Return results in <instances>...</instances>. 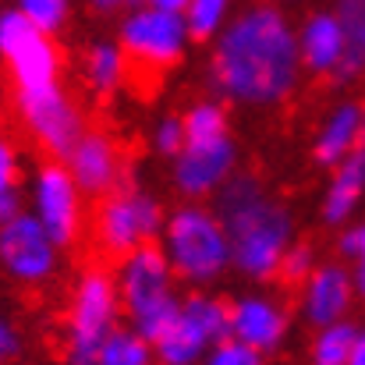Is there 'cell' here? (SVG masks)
<instances>
[{"mask_svg":"<svg viewBox=\"0 0 365 365\" xmlns=\"http://www.w3.org/2000/svg\"><path fill=\"white\" fill-rule=\"evenodd\" d=\"M302 71L298 29L287 14L277 4H248L217 36L210 86L235 103L277 107L298 89Z\"/></svg>","mask_w":365,"mask_h":365,"instance_id":"6da1fadb","label":"cell"},{"mask_svg":"<svg viewBox=\"0 0 365 365\" xmlns=\"http://www.w3.org/2000/svg\"><path fill=\"white\" fill-rule=\"evenodd\" d=\"M316 266H319V262H316V248H312V245L291 242V248H287V252H284V259H280L277 277H280L284 284H291V287H302Z\"/></svg>","mask_w":365,"mask_h":365,"instance_id":"83f0119b","label":"cell"},{"mask_svg":"<svg viewBox=\"0 0 365 365\" xmlns=\"http://www.w3.org/2000/svg\"><path fill=\"white\" fill-rule=\"evenodd\" d=\"M18 110H21L25 128L32 131V138L53 156H68L71 145L78 142V135L86 131L78 107L64 96L61 82L46 86V89L18 93Z\"/></svg>","mask_w":365,"mask_h":365,"instance_id":"8fae6325","label":"cell"},{"mask_svg":"<svg viewBox=\"0 0 365 365\" xmlns=\"http://www.w3.org/2000/svg\"><path fill=\"white\" fill-rule=\"evenodd\" d=\"M18 178H21V156H18L14 142L0 135V192L14 188Z\"/></svg>","mask_w":365,"mask_h":365,"instance_id":"4dcf8cb0","label":"cell"},{"mask_svg":"<svg viewBox=\"0 0 365 365\" xmlns=\"http://www.w3.org/2000/svg\"><path fill=\"white\" fill-rule=\"evenodd\" d=\"M178 312H181V298H178V294H167V298H160V302H153V305H145V309L131 312V327H135L145 341H153V344H156V341L174 327Z\"/></svg>","mask_w":365,"mask_h":365,"instance_id":"484cf974","label":"cell"},{"mask_svg":"<svg viewBox=\"0 0 365 365\" xmlns=\"http://www.w3.org/2000/svg\"><path fill=\"white\" fill-rule=\"evenodd\" d=\"M0 269L18 284H43L57 269V242L36 213H21L0 227Z\"/></svg>","mask_w":365,"mask_h":365,"instance_id":"30bf717a","label":"cell"},{"mask_svg":"<svg viewBox=\"0 0 365 365\" xmlns=\"http://www.w3.org/2000/svg\"><path fill=\"white\" fill-rule=\"evenodd\" d=\"M188 25L181 11H163V7H138L121 21V50L131 68L145 75H160L174 68L185 50H188Z\"/></svg>","mask_w":365,"mask_h":365,"instance_id":"5b68a950","label":"cell"},{"mask_svg":"<svg viewBox=\"0 0 365 365\" xmlns=\"http://www.w3.org/2000/svg\"><path fill=\"white\" fill-rule=\"evenodd\" d=\"M121 291L107 269L82 273L64 334V365H100V348L118 327Z\"/></svg>","mask_w":365,"mask_h":365,"instance_id":"277c9868","label":"cell"},{"mask_svg":"<svg viewBox=\"0 0 365 365\" xmlns=\"http://www.w3.org/2000/svg\"><path fill=\"white\" fill-rule=\"evenodd\" d=\"M18 11L46 36L61 32L64 21H68V11H71V0H18Z\"/></svg>","mask_w":365,"mask_h":365,"instance_id":"4316f807","label":"cell"},{"mask_svg":"<svg viewBox=\"0 0 365 365\" xmlns=\"http://www.w3.org/2000/svg\"><path fill=\"white\" fill-rule=\"evenodd\" d=\"M355 277L348 266L341 262H319L309 280L302 284V316L305 323H312L316 330L337 319H348L351 305H355Z\"/></svg>","mask_w":365,"mask_h":365,"instance_id":"9a60e30c","label":"cell"},{"mask_svg":"<svg viewBox=\"0 0 365 365\" xmlns=\"http://www.w3.org/2000/svg\"><path fill=\"white\" fill-rule=\"evenodd\" d=\"M128 57L118 43H96L86 53V82L96 96H110L114 89H121L128 78Z\"/></svg>","mask_w":365,"mask_h":365,"instance_id":"44dd1931","label":"cell"},{"mask_svg":"<svg viewBox=\"0 0 365 365\" xmlns=\"http://www.w3.org/2000/svg\"><path fill=\"white\" fill-rule=\"evenodd\" d=\"M32 213L57 248L75 245L82 235V188L68 163H43L32 174Z\"/></svg>","mask_w":365,"mask_h":365,"instance_id":"9c48e42d","label":"cell"},{"mask_svg":"<svg viewBox=\"0 0 365 365\" xmlns=\"http://www.w3.org/2000/svg\"><path fill=\"white\" fill-rule=\"evenodd\" d=\"M362 142H365L362 103L344 100V103H337V107L327 114V121L319 124L316 142H312V156H316V163H323V167H337V163H341L351 149H359Z\"/></svg>","mask_w":365,"mask_h":365,"instance_id":"ac0fdd59","label":"cell"},{"mask_svg":"<svg viewBox=\"0 0 365 365\" xmlns=\"http://www.w3.org/2000/svg\"><path fill=\"white\" fill-rule=\"evenodd\" d=\"M220 135H231L227 131V110L220 100H202L195 107H188L185 114V138L188 142H210V138H220Z\"/></svg>","mask_w":365,"mask_h":365,"instance_id":"cb8c5ba5","label":"cell"},{"mask_svg":"<svg viewBox=\"0 0 365 365\" xmlns=\"http://www.w3.org/2000/svg\"><path fill=\"white\" fill-rule=\"evenodd\" d=\"M156 351L153 341H145L135 327L131 330H110V337L100 348V365H153Z\"/></svg>","mask_w":365,"mask_h":365,"instance_id":"603a6c76","label":"cell"},{"mask_svg":"<svg viewBox=\"0 0 365 365\" xmlns=\"http://www.w3.org/2000/svg\"><path fill=\"white\" fill-rule=\"evenodd\" d=\"M163 210L145 192H110L96 210V245L107 255H128L131 248L163 235Z\"/></svg>","mask_w":365,"mask_h":365,"instance_id":"ba28073f","label":"cell"},{"mask_svg":"<svg viewBox=\"0 0 365 365\" xmlns=\"http://www.w3.org/2000/svg\"><path fill=\"white\" fill-rule=\"evenodd\" d=\"M298 50H302V68L312 75H330L344 61V25L337 11H316L302 21L298 29Z\"/></svg>","mask_w":365,"mask_h":365,"instance_id":"e0dca14e","label":"cell"},{"mask_svg":"<svg viewBox=\"0 0 365 365\" xmlns=\"http://www.w3.org/2000/svg\"><path fill=\"white\" fill-rule=\"evenodd\" d=\"M18 351H21V334H18V327L7 323V319H0V362L18 359Z\"/></svg>","mask_w":365,"mask_h":365,"instance_id":"d6a6232c","label":"cell"},{"mask_svg":"<svg viewBox=\"0 0 365 365\" xmlns=\"http://www.w3.org/2000/svg\"><path fill=\"white\" fill-rule=\"evenodd\" d=\"M185 118H160L153 128V149L163 156H178L185 149Z\"/></svg>","mask_w":365,"mask_h":365,"instance_id":"f546056e","label":"cell"},{"mask_svg":"<svg viewBox=\"0 0 365 365\" xmlns=\"http://www.w3.org/2000/svg\"><path fill=\"white\" fill-rule=\"evenodd\" d=\"M362 114H365V107H362Z\"/></svg>","mask_w":365,"mask_h":365,"instance_id":"f35d334b","label":"cell"},{"mask_svg":"<svg viewBox=\"0 0 365 365\" xmlns=\"http://www.w3.org/2000/svg\"><path fill=\"white\" fill-rule=\"evenodd\" d=\"M337 248H341V255H344V259H362V255H365V220H362V224L344 227V231H341V242H337Z\"/></svg>","mask_w":365,"mask_h":365,"instance_id":"1f68e13d","label":"cell"},{"mask_svg":"<svg viewBox=\"0 0 365 365\" xmlns=\"http://www.w3.org/2000/svg\"><path fill=\"white\" fill-rule=\"evenodd\" d=\"M25 213V199H21V192H18V185L14 188H7V192H0V227L4 224H11L14 217H21Z\"/></svg>","mask_w":365,"mask_h":365,"instance_id":"836d02e7","label":"cell"},{"mask_svg":"<svg viewBox=\"0 0 365 365\" xmlns=\"http://www.w3.org/2000/svg\"><path fill=\"white\" fill-rule=\"evenodd\" d=\"M174 269H170V259L163 248L156 245H138L131 248L128 255H121V269H118V291H121V302L128 305V316L174 294Z\"/></svg>","mask_w":365,"mask_h":365,"instance_id":"4fadbf2b","label":"cell"},{"mask_svg":"<svg viewBox=\"0 0 365 365\" xmlns=\"http://www.w3.org/2000/svg\"><path fill=\"white\" fill-rule=\"evenodd\" d=\"M0 57L7 61L18 93L61 82V50L21 11H0Z\"/></svg>","mask_w":365,"mask_h":365,"instance_id":"52a82bcc","label":"cell"},{"mask_svg":"<svg viewBox=\"0 0 365 365\" xmlns=\"http://www.w3.org/2000/svg\"><path fill=\"white\" fill-rule=\"evenodd\" d=\"M64 160H68V170L78 181L82 195H96V199L100 195H110L124 174L121 149L103 131H82L78 142L71 145V153Z\"/></svg>","mask_w":365,"mask_h":365,"instance_id":"5bb4252c","label":"cell"},{"mask_svg":"<svg viewBox=\"0 0 365 365\" xmlns=\"http://www.w3.org/2000/svg\"><path fill=\"white\" fill-rule=\"evenodd\" d=\"M348 365H365V327H359V334H355V348H351Z\"/></svg>","mask_w":365,"mask_h":365,"instance_id":"e575fe53","label":"cell"},{"mask_svg":"<svg viewBox=\"0 0 365 365\" xmlns=\"http://www.w3.org/2000/svg\"><path fill=\"white\" fill-rule=\"evenodd\" d=\"M284 334H287V312L280 302L266 294H248L231 305V337L252 344L255 351L262 355L277 351L284 344Z\"/></svg>","mask_w":365,"mask_h":365,"instance_id":"2e32d148","label":"cell"},{"mask_svg":"<svg viewBox=\"0 0 365 365\" xmlns=\"http://www.w3.org/2000/svg\"><path fill=\"white\" fill-rule=\"evenodd\" d=\"M231 337V305L213 294H188L181 302V312L174 327L156 341V362L160 365H195L206 359V351Z\"/></svg>","mask_w":365,"mask_h":365,"instance_id":"8992f818","label":"cell"},{"mask_svg":"<svg viewBox=\"0 0 365 365\" xmlns=\"http://www.w3.org/2000/svg\"><path fill=\"white\" fill-rule=\"evenodd\" d=\"M355 334L359 327L348 323V319H337V323H327L316 330V341H312V351H309V362L312 365H348L351 362V348H355Z\"/></svg>","mask_w":365,"mask_h":365,"instance_id":"7402d4cb","label":"cell"},{"mask_svg":"<svg viewBox=\"0 0 365 365\" xmlns=\"http://www.w3.org/2000/svg\"><path fill=\"white\" fill-rule=\"evenodd\" d=\"M351 277H355V294L365 302V255L355 259V273H351Z\"/></svg>","mask_w":365,"mask_h":365,"instance_id":"d590c367","label":"cell"},{"mask_svg":"<svg viewBox=\"0 0 365 365\" xmlns=\"http://www.w3.org/2000/svg\"><path fill=\"white\" fill-rule=\"evenodd\" d=\"M337 18L344 25V61L334 71V82L348 86L365 75V0H337Z\"/></svg>","mask_w":365,"mask_h":365,"instance_id":"ffe728a7","label":"cell"},{"mask_svg":"<svg viewBox=\"0 0 365 365\" xmlns=\"http://www.w3.org/2000/svg\"><path fill=\"white\" fill-rule=\"evenodd\" d=\"M235 163H238V145L231 135L210 142H185V149L174 156V185L192 199L217 195L220 185L235 174Z\"/></svg>","mask_w":365,"mask_h":365,"instance_id":"7c38bea8","label":"cell"},{"mask_svg":"<svg viewBox=\"0 0 365 365\" xmlns=\"http://www.w3.org/2000/svg\"><path fill=\"white\" fill-rule=\"evenodd\" d=\"M362 195H365V142L359 149H351L334 167V178H330L327 195H323V224L344 227L355 217Z\"/></svg>","mask_w":365,"mask_h":365,"instance_id":"d6986e66","label":"cell"},{"mask_svg":"<svg viewBox=\"0 0 365 365\" xmlns=\"http://www.w3.org/2000/svg\"><path fill=\"white\" fill-rule=\"evenodd\" d=\"M202 365H262V351H255L238 337H224L206 351Z\"/></svg>","mask_w":365,"mask_h":365,"instance_id":"f1b7e54d","label":"cell"},{"mask_svg":"<svg viewBox=\"0 0 365 365\" xmlns=\"http://www.w3.org/2000/svg\"><path fill=\"white\" fill-rule=\"evenodd\" d=\"M163 252L170 259L174 277L202 287L213 284L231 266V238L220 213L202 206H181L163 224Z\"/></svg>","mask_w":365,"mask_h":365,"instance_id":"3957f363","label":"cell"},{"mask_svg":"<svg viewBox=\"0 0 365 365\" xmlns=\"http://www.w3.org/2000/svg\"><path fill=\"white\" fill-rule=\"evenodd\" d=\"M181 14H185V25H188L192 39H213L227 25L231 0H188V7Z\"/></svg>","mask_w":365,"mask_h":365,"instance_id":"d4e9b609","label":"cell"},{"mask_svg":"<svg viewBox=\"0 0 365 365\" xmlns=\"http://www.w3.org/2000/svg\"><path fill=\"white\" fill-rule=\"evenodd\" d=\"M145 4L163 7V11H185V7H188V0H145Z\"/></svg>","mask_w":365,"mask_h":365,"instance_id":"8d00e7d4","label":"cell"},{"mask_svg":"<svg viewBox=\"0 0 365 365\" xmlns=\"http://www.w3.org/2000/svg\"><path fill=\"white\" fill-rule=\"evenodd\" d=\"M217 213L231 238V262L252 280H269L294 242L291 210L255 174H231L217 192Z\"/></svg>","mask_w":365,"mask_h":365,"instance_id":"7a4b0ae2","label":"cell"},{"mask_svg":"<svg viewBox=\"0 0 365 365\" xmlns=\"http://www.w3.org/2000/svg\"><path fill=\"white\" fill-rule=\"evenodd\" d=\"M96 11H118V7H124V4H135V0H89Z\"/></svg>","mask_w":365,"mask_h":365,"instance_id":"74e56055","label":"cell"}]
</instances>
